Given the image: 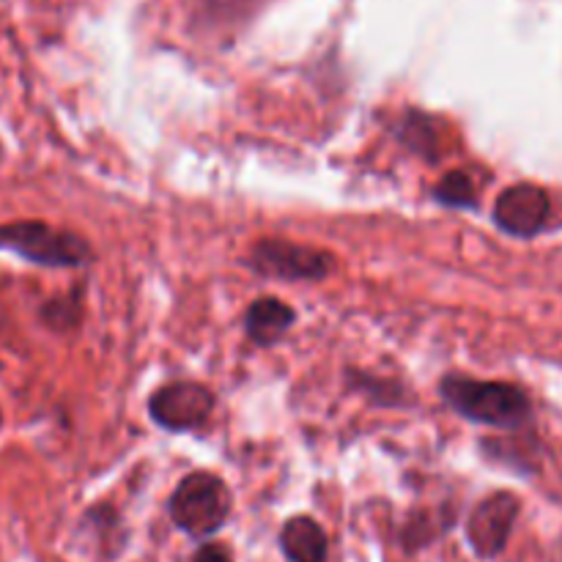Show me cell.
Instances as JSON below:
<instances>
[{"mask_svg": "<svg viewBox=\"0 0 562 562\" xmlns=\"http://www.w3.org/2000/svg\"><path fill=\"white\" fill-rule=\"evenodd\" d=\"M192 562H231V554L223 543H203Z\"/></svg>", "mask_w": 562, "mask_h": 562, "instance_id": "12", "label": "cell"}, {"mask_svg": "<svg viewBox=\"0 0 562 562\" xmlns=\"http://www.w3.org/2000/svg\"><path fill=\"white\" fill-rule=\"evenodd\" d=\"M231 516V492L223 477L192 472L170 497V519L190 538H212Z\"/></svg>", "mask_w": 562, "mask_h": 562, "instance_id": "3", "label": "cell"}, {"mask_svg": "<svg viewBox=\"0 0 562 562\" xmlns=\"http://www.w3.org/2000/svg\"><path fill=\"white\" fill-rule=\"evenodd\" d=\"M552 214L549 192L538 184H514L503 190L494 203V223L516 239H532L541 234Z\"/></svg>", "mask_w": 562, "mask_h": 562, "instance_id": "7", "label": "cell"}, {"mask_svg": "<svg viewBox=\"0 0 562 562\" xmlns=\"http://www.w3.org/2000/svg\"><path fill=\"white\" fill-rule=\"evenodd\" d=\"M294 322L296 313L283 300H274V296H261L245 313V329L258 346L278 344Z\"/></svg>", "mask_w": 562, "mask_h": 562, "instance_id": "8", "label": "cell"}, {"mask_svg": "<svg viewBox=\"0 0 562 562\" xmlns=\"http://www.w3.org/2000/svg\"><path fill=\"white\" fill-rule=\"evenodd\" d=\"M247 267L274 280H324L333 274L335 258L327 250L289 239H261L250 247Z\"/></svg>", "mask_w": 562, "mask_h": 562, "instance_id": "4", "label": "cell"}, {"mask_svg": "<svg viewBox=\"0 0 562 562\" xmlns=\"http://www.w3.org/2000/svg\"><path fill=\"white\" fill-rule=\"evenodd\" d=\"M445 404L456 415L467 417L481 426L516 431L532 420V401L521 387L508 382H486V379H472L450 373L439 384Z\"/></svg>", "mask_w": 562, "mask_h": 562, "instance_id": "1", "label": "cell"}, {"mask_svg": "<svg viewBox=\"0 0 562 562\" xmlns=\"http://www.w3.org/2000/svg\"><path fill=\"white\" fill-rule=\"evenodd\" d=\"M434 198L448 209H475V181H472L464 170H450V173H445L442 179H439V184L434 187Z\"/></svg>", "mask_w": 562, "mask_h": 562, "instance_id": "11", "label": "cell"}, {"mask_svg": "<svg viewBox=\"0 0 562 562\" xmlns=\"http://www.w3.org/2000/svg\"><path fill=\"white\" fill-rule=\"evenodd\" d=\"M521 503L514 492L488 494L467 519V541L481 560H494L505 552L519 519Z\"/></svg>", "mask_w": 562, "mask_h": 562, "instance_id": "6", "label": "cell"}, {"mask_svg": "<svg viewBox=\"0 0 562 562\" xmlns=\"http://www.w3.org/2000/svg\"><path fill=\"white\" fill-rule=\"evenodd\" d=\"M214 395L206 384L170 382L148 398V415L165 431H195L212 417Z\"/></svg>", "mask_w": 562, "mask_h": 562, "instance_id": "5", "label": "cell"}, {"mask_svg": "<svg viewBox=\"0 0 562 562\" xmlns=\"http://www.w3.org/2000/svg\"><path fill=\"white\" fill-rule=\"evenodd\" d=\"M0 250L53 269H77L91 261V247L86 239L38 220L0 225Z\"/></svg>", "mask_w": 562, "mask_h": 562, "instance_id": "2", "label": "cell"}, {"mask_svg": "<svg viewBox=\"0 0 562 562\" xmlns=\"http://www.w3.org/2000/svg\"><path fill=\"white\" fill-rule=\"evenodd\" d=\"M0 423H3V417H0Z\"/></svg>", "mask_w": 562, "mask_h": 562, "instance_id": "13", "label": "cell"}, {"mask_svg": "<svg viewBox=\"0 0 562 562\" xmlns=\"http://www.w3.org/2000/svg\"><path fill=\"white\" fill-rule=\"evenodd\" d=\"M398 137L404 140V146L412 148L415 154H423L426 159H439V140L437 132H434V121L428 119V115H406L404 124L398 126Z\"/></svg>", "mask_w": 562, "mask_h": 562, "instance_id": "10", "label": "cell"}, {"mask_svg": "<svg viewBox=\"0 0 562 562\" xmlns=\"http://www.w3.org/2000/svg\"><path fill=\"white\" fill-rule=\"evenodd\" d=\"M280 549L289 562H327V536L311 516H294L280 530Z\"/></svg>", "mask_w": 562, "mask_h": 562, "instance_id": "9", "label": "cell"}]
</instances>
